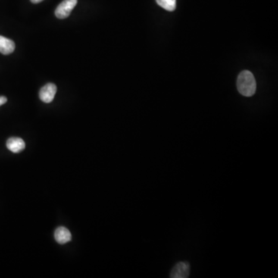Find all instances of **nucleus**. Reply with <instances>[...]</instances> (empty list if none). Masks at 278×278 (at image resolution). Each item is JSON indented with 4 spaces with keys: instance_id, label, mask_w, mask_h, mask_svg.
Here are the masks:
<instances>
[{
    "instance_id": "nucleus-1",
    "label": "nucleus",
    "mask_w": 278,
    "mask_h": 278,
    "mask_svg": "<svg viewBox=\"0 0 278 278\" xmlns=\"http://www.w3.org/2000/svg\"><path fill=\"white\" fill-rule=\"evenodd\" d=\"M237 88L241 95L245 97H251L255 94V78L251 71L244 70L240 73L237 78Z\"/></svg>"
},
{
    "instance_id": "nucleus-9",
    "label": "nucleus",
    "mask_w": 278,
    "mask_h": 278,
    "mask_svg": "<svg viewBox=\"0 0 278 278\" xmlns=\"http://www.w3.org/2000/svg\"><path fill=\"white\" fill-rule=\"evenodd\" d=\"M7 102V98L4 96L0 97V106L3 105V104H6Z\"/></svg>"
},
{
    "instance_id": "nucleus-4",
    "label": "nucleus",
    "mask_w": 278,
    "mask_h": 278,
    "mask_svg": "<svg viewBox=\"0 0 278 278\" xmlns=\"http://www.w3.org/2000/svg\"><path fill=\"white\" fill-rule=\"evenodd\" d=\"M57 86L54 84H48L43 87L39 91V98L44 103L52 102L57 93Z\"/></svg>"
},
{
    "instance_id": "nucleus-6",
    "label": "nucleus",
    "mask_w": 278,
    "mask_h": 278,
    "mask_svg": "<svg viewBox=\"0 0 278 278\" xmlns=\"http://www.w3.org/2000/svg\"><path fill=\"white\" fill-rule=\"evenodd\" d=\"M24 141L20 138H10L7 142V147L13 153H19L25 148Z\"/></svg>"
},
{
    "instance_id": "nucleus-3",
    "label": "nucleus",
    "mask_w": 278,
    "mask_h": 278,
    "mask_svg": "<svg viewBox=\"0 0 278 278\" xmlns=\"http://www.w3.org/2000/svg\"><path fill=\"white\" fill-rule=\"evenodd\" d=\"M190 273V266L187 262H179L173 267L170 273L172 278L189 277Z\"/></svg>"
},
{
    "instance_id": "nucleus-7",
    "label": "nucleus",
    "mask_w": 278,
    "mask_h": 278,
    "mask_svg": "<svg viewBox=\"0 0 278 278\" xmlns=\"http://www.w3.org/2000/svg\"><path fill=\"white\" fill-rule=\"evenodd\" d=\"M15 43L8 38L0 36V53L4 55H9L14 51Z\"/></svg>"
},
{
    "instance_id": "nucleus-2",
    "label": "nucleus",
    "mask_w": 278,
    "mask_h": 278,
    "mask_svg": "<svg viewBox=\"0 0 278 278\" xmlns=\"http://www.w3.org/2000/svg\"><path fill=\"white\" fill-rule=\"evenodd\" d=\"M77 4V0H64L55 10V16L60 20L67 18Z\"/></svg>"
},
{
    "instance_id": "nucleus-8",
    "label": "nucleus",
    "mask_w": 278,
    "mask_h": 278,
    "mask_svg": "<svg viewBox=\"0 0 278 278\" xmlns=\"http://www.w3.org/2000/svg\"><path fill=\"white\" fill-rule=\"evenodd\" d=\"M156 3L168 11H174L176 8V0H156Z\"/></svg>"
},
{
    "instance_id": "nucleus-5",
    "label": "nucleus",
    "mask_w": 278,
    "mask_h": 278,
    "mask_svg": "<svg viewBox=\"0 0 278 278\" xmlns=\"http://www.w3.org/2000/svg\"><path fill=\"white\" fill-rule=\"evenodd\" d=\"M54 237L58 244H65L71 241L72 236L70 231L67 228L60 226L56 229Z\"/></svg>"
},
{
    "instance_id": "nucleus-10",
    "label": "nucleus",
    "mask_w": 278,
    "mask_h": 278,
    "mask_svg": "<svg viewBox=\"0 0 278 278\" xmlns=\"http://www.w3.org/2000/svg\"><path fill=\"white\" fill-rule=\"evenodd\" d=\"M31 2L33 3V4H39V3L42 2V1H44V0H30Z\"/></svg>"
}]
</instances>
